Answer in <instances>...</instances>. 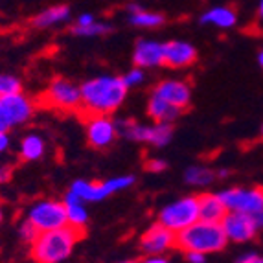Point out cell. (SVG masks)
<instances>
[{
	"instance_id": "43",
	"label": "cell",
	"mask_w": 263,
	"mask_h": 263,
	"mask_svg": "<svg viewBox=\"0 0 263 263\" xmlns=\"http://www.w3.org/2000/svg\"><path fill=\"white\" fill-rule=\"evenodd\" d=\"M123 263H140V261H123Z\"/></svg>"
},
{
	"instance_id": "38",
	"label": "cell",
	"mask_w": 263,
	"mask_h": 263,
	"mask_svg": "<svg viewBox=\"0 0 263 263\" xmlns=\"http://www.w3.org/2000/svg\"><path fill=\"white\" fill-rule=\"evenodd\" d=\"M140 263H170V261L166 258H162V256H147Z\"/></svg>"
},
{
	"instance_id": "14",
	"label": "cell",
	"mask_w": 263,
	"mask_h": 263,
	"mask_svg": "<svg viewBox=\"0 0 263 263\" xmlns=\"http://www.w3.org/2000/svg\"><path fill=\"white\" fill-rule=\"evenodd\" d=\"M133 63L136 65V68L162 66L164 65V44L157 43V41L140 39L135 46Z\"/></svg>"
},
{
	"instance_id": "23",
	"label": "cell",
	"mask_w": 263,
	"mask_h": 263,
	"mask_svg": "<svg viewBox=\"0 0 263 263\" xmlns=\"http://www.w3.org/2000/svg\"><path fill=\"white\" fill-rule=\"evenodd\" d=\"M129 22L138 28H158L166 22V17L160 13H151V11L140 9V11L129 15Z\"/></svg>"
},
{
	"instance_id": "37",
	"label": "cell",
	"mask_w": 263,
	"mask_h": 263,
	"mask_svg": "<svg viewBox=\"0 0 263 263\" xmlns=\"http://www.w3.org/2000/svg\"><path fill=\"white\" fill-rule=\"evenodd\" d=\"M11 177V167L9 166H0V182H6Z\"/></svg>"
},
{
	"instance_id": "21",
	"label": "cell",
	"mask_w": 263,
	"mask_h": 263,
	"mask_svg": "<svg viewBox=\"0 0 263 263\" xmlns=\"http://www.w3.org/2000/svg\"><path fill=\"white\" fill-rule=\"evenodd\" d=\"M44 155V140L39 135H28L21 142V158L24 162L39 160Z\"/></svg>"
},
{
	"instance_id": "5",
	"label": "cell",
	"mask_w": 263,
	"mask_h": 263,
	"mask_svg": "<svg viewBox=\"0 0 263 263\" xmlns=\"http://www.w3.org/2000/svg\"><path fill=\"white\" fill-rule=\"evenodd\" d=\"M195 221H199L197 197H182L158 212V223L175 234L188 228Z\"/></svg>"
},
{
	"instance_id": "28",
	"label": "cell",
	"mask_w": 263,
	"mask_h": 263,
	"mask_svg": "<svg viewBox=\"0 0 263 263\" xmlns=\"http://www.w3.org/2000/svg\"><path fill=\"white\" fill-rule=\"evenodd\" d=\"M18 234H21V239L24 243H33L37 239V236H39V230L35 228V224L31 223V221H24V223L21 224V228H18Z\"/></svg>"
},
{
	"instance_id": "8",
	"label": "cell",
	"mask_w": 263,
	"mask_h": 263,
	"mask_svg": "<svg viewBox=\"0 0 263 263\" xmlns=\"http://www.w3.org/2000/svg\"><path fill=\"white\" fill-rule=\"evenodd\" d=\"M228 212L256 214L263 210V188H230L219 193Z\"/></svg>"
},
{
	"instance_id": "36",
	"label": "cell",
	"mask_w": 263,
	"mask_h": 263,
	"mask_svg": "<svg viewBox=\"0 0 263 263\" xmlns=\"http://www.w3.org/2000/svg\"><path fill=\"white\" fill-rule=\"evenodd\" d=\"M9 147V136L8 133H0V153H4Z\"/></svg>"
},
{
	"instance_id": "7",
	"label": "cell",
	"mask_w": 263,
	"mask_h": 263,
	"mask_svg": "<svg viewBox=\"0 0 263 263\" xmlns=\"http://www.w3.org/2000/svg\"><path fill=\"white\" fill-rule=\"evenodd\" d=\"M81 122L85 123L87 131V142L94 149H107L114 144L118 131L116 122L109 114H94V116H83Z\"/></svg>"
},
{
	"instance_id": "34",
	"label": "cell",
	"mask_w": 263,
	"mask_h": 263,
	"mask_svg": "<svg viewBox=\"0 0 263 263\" xmlns=\"http://www.w3.org/2000/svg\"><path fill=\"white\" fill-rule=\"evenodd\" d=\"M9 129H11V123H9V120L6 118L4 110H2V107H0V133H8Z\"/></svg>"
},
{
	"instance_id": "40",
	"label": "cell",
	"mask_w": 263,
	"mask_h": 263,
	"mask_svg": "<svg viewBox=\"0 0 263 263\" xmlns=\"http://www.w3.org/2000/svg\"><path fill=\"white\" fill-rule=\"evenodd\" d=\"M258 15L263 18V0H259V8H258Z\"/></svg>"
},
{
	"instance_id": "10",
	"label": "cell",
	"mask_w": 263,
	"mask_h": 263,
	"mask_svg": "<svg viewBox=\"0 0 263 263\" xmlns=\"http://www.w3.org/2000/svg\"><path fill=\"white\" fill-rule=\"evenodd\" d=\"M153 96L160 98L184 112L192 101V88L188 81H182V79H164L153 88Z\"/></svg>"
},
{
	"instance_id": "20",
	"label": "cell",
	"mask_w": 263,
	"mask_h": 263,
	"mask_svg": "<svg viewBox=\"0 0 263 263\" xmlns=\"http://www.w3.org/2000/svg\"><path fill=\"white\" fill-rule=\"evenodd\" d=\"M70 192H74L76 195H79L85 202L105 199L103 182H100V180H94V182H88V180H76L74 184L70 186Z\"/></svg>"
},
{
	"instance_id": "42",
	"label": "cell",
	"mask_w": 263,
	"mask_h": 263,
	"mask_svg": "<svg viewBox=\"0 0 263 263\" xmlns=\"http://www.w3.org/2000/svg\"><path fill=\"white\" fill-rule=\"evenodd\" d=\"M0 221H2V206H0Z\"/></svg>"
},
{
	"instance_id": "12",
	"label": "cell",
	"mask_w": 263,
	"mask_h": 263,
	"mask_svg": "<svg viewBox=\"0 0 263 263\" xmlns=\"http://www.w3.org/2000/svg\"><path fill=\"white\" fill-rule=\"evenodd\" d=\"M0 107L4 110L6 118L11 123V127H15V125L26 123L33 116L35 101H31L30 98L24 96L22 92H17L0 98Z\"/></svg>"
},
{
	"instance_id": "25",
	"label": "cell",
	"mask_w": 263,
	"mask_h": 263,
	"mask_svg": "<svg viewBox=\"0 0 263 263\" xmlns=\"http://www.w3.org/2000/svg\"><path fill=\"white\" fill-rule=\"evenodd\" d=\"M135 177L133 175H123V177H114V179H109V180H103V193H105V199L109 195L116 192H122V190L129 188V186L135 184Z\"/></svg>"
},
{
	"instance_id": "29",
	"label": "cell",
	"mask_w": 263,
	"mask_h": 263,
	"mask_svg": "<svg viewBox=\"0 0 263 263\" xmlns=\"http://www.w3.org/2000/svg\"><path fill=\"white\" fill-rule=\"evenodd\" d=\"M122 79H123V83L127 85V88L135 87V85H140L142 81H144V72H142V68H133V70H129Z\"/></svg>"
},
{
	"instance_id": "30",
	"label": "cell",
	"mask_w": 263,
	"mask_h": 263,
	"mask_svg": "<svg viewBox=\"0 0 263 263\" xmlns=\"http://www.w3.org/2000/svg\"><path fill=\"white\" fill-rule=\"evenodd\" d=\"M144 170L151 171V173H160V171L167 170V164L164 160H158V158H151V160H145Z\"/></svg>"
},
{
	"instance_id": "26",
	"label": "cell",
	"mask_w": 263,
	"mask_h": 263,
	"mask_svg": "<svg viewBox=\"0 0 263 263\" xmlns=\"http://www.w3.org/2000/svg\"><path fill=\"white\" fill-rule=\"evenodd\" d=\"M74 35H85V37H92V35H103V33H109L112 31V26L109 24H101V22H92L88 26H74L70 28Z\"/></svg>"
},
{
	"instance_id": "27",
	"label": "cell",
	"mask_w": 263,
	"mask_h": 263,
	"mask_svg": "<svg viewBox=\"0 0 263 263\" xmlns=\"http://www.w3.org/2000/svg\"><path fill=\"white\" fill-rule=\"evenodd\" d=\"M22 92V85L17 78L8 74H0V98L9 96V94Z\"/></svg>"
},
{
	"instance_id": "15",
	"label": "cell",
	"mask_w": 263,
	"mask_h": 263,
	"mask_svg": "<svg viewBox=\"0 0 263 263\" xmlns=\"http://www.w3.org/2000/svg\"><path fill=\"white\" fill-rule=\"evenodd\" d=\"M199 202V219L206 223H221L228 214L224 202L215 193H201L197 195Z\"/></svg>"
},
{
	"instance_id": "33",
	"label": "cell",
	"mask_w": 263,
	"mask_h": 263,
	"mask_svg": "<svg viewBox=\"0 0 263 263\" xmlns=\"http://www.w3.org/2000/svg\"><path fill=\"white\" fill-rule=\"evenodd\" d=\"M92 22H96L94 21L92 13H83V15H79L78 24H76V26H88V24H92Z\"/></svg>"
},
{
	"instance_id": "39",
	"label": "cell",
	"mask_w": 263,
	"mask_h": 263,
	"mask_svg": "<svg viewBox=\"0 0 263 263\" xmlns=\"http://www.w3.org/2000/svg\"><path fill=\"white\" fill-rule=\"evenodd\" d=\"M228 173H230V171H228V170H219V171H217V173H215V175H217V177H227Z\"/></svg>"
},
{
	"instance_id": "24",
	"label": "cell",
	"mask_w": 263,
	"mask_h": 263,
	"mask_svg": "<svg viewBox=\"0 0 263 263\" xmlns=\"http://www.w3.org/2000/svg\"><path fill=\"white\" fill-rule=\"evenodd\" d=\"M171 136H173V125L171 123H155L149 125V144L157 147H164L170 144Z\"/></svg>"
},
{
	"instance_id": "2",
	"label": "cell",
	"mask_w": 263,
	"mask_h": 263,
	"mask_svg": "<svg viewBox=\"0 0 263 263\" xmlns=\"http://www.w3.org/2000/svg\"><path fill=\"white\" fill-rule=\"evenodd\" d=\"M85 228L65 224L55 230L41 232L37 239L31 243L30 256L35 263H61L72 254L76 243L83 239Z\"/></svg>"
},
{
	"instance_id": "13",
	"label": "cell",
	"mask_w": 263,
	"mask_h": 263,
	"mask_svg": "<svg viewBox=\"0 0 263 263\" xmlns=\"http://www.w3.org/2000/svg\"><path fill=\"white\" fill-rule=\"evenodd\" d=\"M197 61L195 46L184 41H170L164 44V65L170 68H186Z\"/></svg>"
},
{
	"instance_id": "4",
	"label": "cell",
	"mask_w": 263,
	"mask_h": 263,
	"mask_svg": "<svg viewBox=\"0 0 263 263\" xmlns=\"http://www.w3.org/2000/svg\"><path fill=\"white\" fill-rule=\"evenodd\" d=\"M35 105L65 114H78L81 107V87L66 78H53L48 88L37 98Z\"/></svg>"
},
{
	"instance_id": "11",
	"label": "cell",
	"mask_w": 263,
	"mask_h": 263,
	"mask_svg": "<svg viewBox=\"0 0 263 263\" xmlns=\"http://www.w3.org/2000/svg\"><path fill=\"white\" fill-rule=\"evenodd\" d=\"M177 234L171 232L170 228L164 224L155 223L142 234L140 237V249L144 250L147 256H162V252L173 249L175 247Z\"/></svg>"
},
{
	"instance_id": "41",
	"label": "cell",
	"mask_w": 263,
	"mask_h": 263,
	"mask_svg": "<svg viewBox=\"0 0 263 263\" xmlns=\"http://www.w3.org/2000/svg\"><path fill=\"white\" fill-rule=\"evenodd\" d=\"M258 61H259V65H261V68H263V50L259 52V55H258Z\"/></svg>"
},
{
	"instance_id": "22",
	"label": "cell",
	"mask_w": 263,
	"mask_h": 263,
	"mask_svg": "<svg viewBox=\"0 0 263 263\" xmlns=\"http://www.w3.org/2000/svg\"><path fill=\"white\" fill-rule=\"evenodd\" d=\"M184 180L192 186H208L215 180V173L204 166H192L186 170Z\"/></svg>"
},
{
	"instance_id": "17",
	"label": "cell",
	"mask_w": 263,
	"mask_h": 263,
	"mask_svg": "<svg viewBox=\"0 0 263 263\" xmlns=\"http://www.w3.org/2000/svg\"><path fill=\"white\" fill-rule=\"evenodd\" d=\"M147 114H149V118H153L155 123H171L175 118H179L182 110L151 94V100L147 103Z\"/></svg>"
},
{
	"instance_id": "1",
	"label": "cell",
	"mask_w": 263,
	"mask_h": 263,
	"mask_svg": "<svg viewBox=\"0 0 263 263\" xmlns=\"http://www.w3.org/2000/svg\"><path fill=\"white\" fill-rule=\"evenodd\" d=\"M127 96V85L116 76H100L81 85V107L78 116L110 114L118 109Z\"/></svg>"
},
{
	"instance_id": "31",
	"label": "cell",
	"mask_w": 263,
	"mask_h": 263,
	"mask_svg": "<svg viewBox=\"0 0 263 263\" xmlns=\"http://www.w3.org/2000/svg\"><path fill=\"white\" fill-rule=\"evenodd\" d=\"M236 263H263V256H258V254H254V252H250V254H243Z\"/></svg>"
},
{
	"instance_id": "32",
	"label": "cell",
	"mask_w": 263,
	"mask_h": 263,
	"mask_svg": "<svg viewBox=\"0 0 263 263\" xmlns=\"http://www.w3.org/2000/svg\"><path fill=\"white\" fill-rule=\"evenodd\" d=\"M186 259L190 263H204L206 254H201V252H186Z\"/></svg>"
},
{
	"instance_id": "16",
	"label": "cell",
	"mask_w": 263,
	"mask_h": 263,
	"mask_svg": "<svg viewBox=\"0 0 263 263\" xmlns=\"http://www.w3.org/2000/svg\"><path fill=\"white\" fill-rule=\"evenodd\" d=\"M65 210H66V219H68V224L78 228H85L88 219L87 208H85V201L79 195H76L74 192H68L65 195Z\"/></svg>"
},
{
	"instance_id": "6",
	"label": "cell",
	"mask_w": 263,
	"mask_h": 263,
	"mask_svg": "<svg viewBox=\"0 0 263 263\" xmlns=\"http://www.w3.org/2000/svg\"><path fill=\"white\" fill-rule=\"evenodd\" d=\"M28 221L35 224L39 232H48V230H55V228L68 224L65 204L59 201H50V199L35 202L28 212Z\"/></svg>"
},
{
	"instance_id": "19",
	"label": "cell",
	"mask_w": 263,
	"mask_h": 263,
	"mask_svg": "<svg viewBox=\"0 0 263 263\" xmlns=\"http://www.w3.org/2000/svg\"><path fill=\"white\" fill-rule=\"evenodd\" d=\"M68 15H70V8H68L66 4L52 6V8L44 9V11H41L39 15H35V17L30 21V24L33 28H37V30H43V28L53 26V24H57V22L66 21Z\"/></svg>"
},
{
	"instance_id": "3",
	"label": "cell",
	"mask_w": 263,
	"mask_h": 263,
	"mask_svg": "<svg viewBox=\"0 0 263 263\" xmlns=\"http://www.w3.org/2000/svg\"><path fill=\"white\" fill-rule=\"evenodd\" d=\"M227 243L228 237L221 223H206L201 219L177 232L175 239V247L184 254L186 252H201V254L219 252L227 247Z\"/></svg>"
},
{
	"instance_id": "35",
	"label": "cell",
	"mask_w": 263,
	"mask_h": 263,
	"mask_svg": "<svg viewBox=\"0 0 263 263\" xmlns=\"http://www.w3.org/2000/svg\"><path fill=\"white\" fill-rule=\"evenodd\" d=\"M252 215V219H254V224L258 230H263V210L256 212V214H250Z\"/></svg>"
},
{
	"instance_id": "9",
	"label": "cell",
	"mask_w": 263,
	"mask_h": 263,
	"mask_svg": "<svg viewBox=\"0 0 263 263\" xmlns=\"http://www.w3.org/2000/svg\"><path fill=\"white\" fill-rule=\"evenodd\" d=\"M221 227H223L224 234H227L228 241H236V243L250 241L259 232L254 224L252 215L243 214V212H228L224 215V219L221 221Z\"/></svg>"
},
{
	"instance_id": "18",
	"label": "cell",
	"mask_w": 263,
	"mask_h": 263,
	"mask_svg": "<svg viewBox=\"0 0 263 263\" xmlns=\"http://www.w3.org/2000/svg\"><path fill=\"white\" fill-rule=\"evenodd\" d=\"M236 21H237L236 9L230 8V6H217V8H212L201 17L202 24H214V26L221 28V30L232 28L234 24H236Z\"/></svg>"
}]
</instances>
